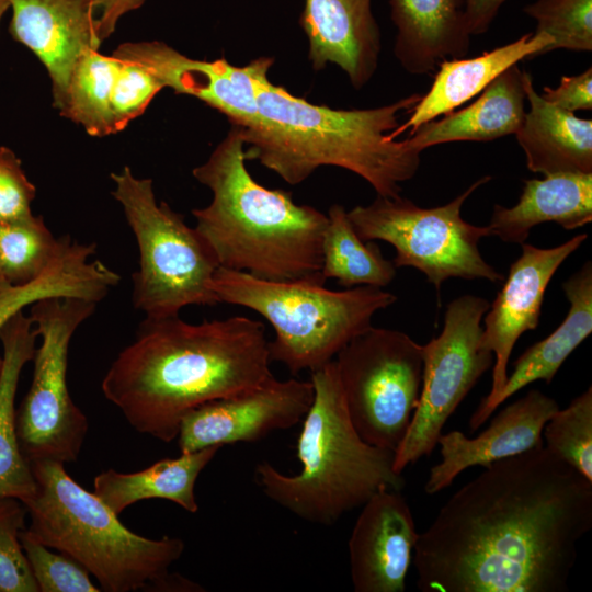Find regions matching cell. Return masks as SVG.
Instances as JSON below:
<instances>
[{
    "label": "cell",
    "instance_id": "obj_1",
    "mask_svg": "<svg viewBox=\"0 0 592 592\" xmlns=\"http://www.w3.org/2000/svg\"><path fill=\"white\" fill-rule=\"evenodd\" d=\"M592 527V482L544 445L459 488L413 550L422 592H565Z\"/></svg>",
    "mask_w": 592,
    "mask_h": 592
},
{
    "label": "cell",
    "instance_id": "obj_2",
    "mask_svg": "<svg viewBox=\"0 0 592 592\" xmlns=\"http://www.w3.org/2000/svg\"><path fill=\"white\" fill-rule=\"evenodd\" d=\"M262 322L244 316L190 323L145 318L110 365L101 389L139 433L169 443L182 417L273 378Z\"/></svg>",
    "mask_w": 592,
    "mask_h": 592
},
{
    "label": "cell",
    "instance_id": "obj_3",
    "mask_svg": "<svg viewBox=\"0 0 592 592\" xmlns=\"http://www.w3.org/2000/svg\"><path fill=\"white\" fill-rule=\"evenodd\" d=\"M273 62L262 56L257 72L258 118L242 128L246 160L259 161L291 185L319 167L334 166L363 178L377 195L399 196L400 184L417 173L422 151L391 133L399 127V114L410 112L421 94L374 109H331L271 82Z\"/></svg>",
    "mask_w": 592,
    "mask_h": 592
},
{
    "label": "cell",
    "instance_id": "obj_4",
    "mask_svg": "<svg viewBox=\"0 0 592 592\" xmlns=\"http://www.w3.org/2000/svg\"><path fill=\"white\" fill-rule=\"evenodd\" d=\"M244 146L242 127L231 125L193 169L213 194L207 206L192 209L195 229L220 267L265 281L323 278L327 215L296 204L288 191L259 184L246 167Z\"/></svg>",
    "mask_w": 592,
    "mask_h": 592
},
{
    "label": "cell",
    "instance_id": "obj_5",
    "mask_svg": "<svg viewBox=\"0 0 592 592\" xmlns=\"http://www.w3.org/2000/svg\"><path fill=\"white\" fill-rule=\"evenodd\" d=\"M314 399L297 441L301 470L284 475L263 462L255 480L264 494L311 523L334 524L382 489L401 491L394 452L361 439L349 417L334 360L311 371Z\"/></svg>",
    "mask_w": 592,
    "mask_h": 592
},
{
    "label": "cell",
    "instance_id": "obj_6",
    "mask_svg": "<svg viewBox=\"0 0 592 592\" xmlns=\"http://www.w3.org/2000/svg\"><path fill=\"white\" fill-rule=\"evenodd\" d=\"M30 466L36 492L25 503L27 530L39 542L78 561L103 591H167L169 568L184 551L181 538L151 539L132 532L68 475L64 463L36 459Z\"/></svg>",
    "mask_w": 592,
    "mask_h": 592
},
{
    "label": "cell",
    "instance_id": "obj_7",
    "mask_svg": "<svg viewBox=\"0 0 592 592\" xmlns=\"http://www.w3.org/2000/svg\"><path fill=\"white\" fill-rule=\"evenodd\" d=\"M325 283L323 278L265 281L219 266L212 289L220 303L264 317L275 332L269 342L271 362L284 364L297 375L333 361L353 338L372 327L378 310L397 300L396 295L375 286L332 291Z\"/></svg>",
    "mask_w": 592,
    "mask_h": 592
},
{
    "label": "cell",
    "instance_id": "obj_8",
    "mask_svg": "<svg viewBox=\"0 0 592 592\" xmlns=\"http://www.w3.org/2000/svg\"><path fill=\"white\" fill-rule=\"evenodd\" d=\"M111 179L139 251L132 275L134 307L146 318H164L187 306L220 304L212 289L219 264L195 227L168 203L157 202L151 179L136 177L127 166Z\"/></svg>",
    "mask_w": 592,
    "mask_h": 592
},
{
    "label": "cell",
    "instance_id": "obj_9",
    "mask_svg": "<svg viewBox=\"0 0 592 592\" xmlns=\"http://www.w3.org/2000/svg\"><path fill=\"white\" fill-rule=\"evenodd\" d=\"M490 180L489 175L480 178L449 203L432 208L400 195H377L371 204L349 210L348 217L362 240L391 244L395 266L417 269L437 292L449 278L502 282L504 276L486 262L478 248L490 236L488 226L469 224L460 215L466 200Z\"/></svg>",
    "mask_w": 592,
    "mask_h": 592
},
{
    "label": "cell",
    "instance_id": "obj_10",
    "mask_svg": "<svg viewBox=\"0 0 592 592\" xmlns=\"http://www.w3.org/2000/svg\"><path fill=\"white\" fill-rule=\"evenodd\" d=\"M96 305L75 297H49L30 306L41 344L33 357L30 389L16 410L18 439L29 463L52 459L67 464L79 456L88 419L69 394L68 352L76 330Z\"/></svg>",
    "mask_w": 592,
    "mask_h": 592
},
{
    "label": "cell",
    "instance_id": "obj_11",
    "mask_svg": "<svg viewBox=\"0 0 592 592\" xmlns=\"http://www.w3.org/2000/svg\"><path fill=\"white\" fill-rule=\"evenodd\" d=\"M334 363L357 434L395 453L419 403L422 345L405 332L372 326L343 346Z\"/></svg>",
    "mask_w": 592,
    "mask_h": 592
},
{
    "label": "cell",
    "instance_id": "obj_12",
    "mask_svg": "<svg viewBox=\"0 0 592 592\" xmlns=\"http://www.w3.org/2000/svg\"><path fill=\"white\" fill-rule=\"evenodd\" d=\"M489 307L490 303L479 296L455 298L447 305L442 332L422 345L420 398L394 454L392 467L397 474L433 452L448 418L493 366V353L481 343V322Z\"/></svg>",
    "mask_w": 592,
    "mask_h": 592
},
{
    "label": "cell",
    "instance_id": "obj_13",
    "mask_svg": "<svg viewBox=\"0 0 592 592\" xmlns=\"http://www.w3.org/2000/svg\"><path fill=\"white\" fill-rule=\"evenodd\" d=\"M314 399L311 382L269 379L261 386L202 403L181 419L180 453L254 442L304 419Z\"/></svg>",
    "mask_w": 592,
    "mask_h": 592
},
{
    "label": "cell",
    "instance_id": "obj_14",
    "mask_svg": "<svg viewBox=\"0 0 592 592\" xmlns=\"http://www.w3.org/2000/svg\"><path fill=\"white\" fill-rule=\"evenodd\" d=\"M113 55L141 65L164 88L198 99L223 113L231 125L248 128L257 122L255 77L262 57L246 66L224 58L198 60L160 41L126 42Z\"/></svg>",
    "mask_w": 592,
    "mask_h": 592
},
{
    "label": "cell",
    "instance_id": "obj_15",
    "mask_svg": "<svg viewBox=\"0 0 592 592\" xmlns=\"http://www.w3.org/2000/svg\"><path fill=\"white\" fill-rule=\"evenodd\" d=\"M588 238L580 234L562 244L540 249L523 242L521 255L483 316L481 343L493 353L492 383L481 403L490 401L504 386L508 363L519 338L538 326L546 288L558 267Z\"/></svg>",
    "mask_w": 592,
    "mask_h": 592
},
{
    "label": "cell",
    "instance_id": "obj_16",
    "mask_svg": "<svg viewBox=\"0 0 592 592\" xmlns=\"http://www.w3.org/2000/svg\"><path fill=\"white\" fill-rule=\"evenodd\" d=\"M349 539L356 592H403L419 537L401 491L382 489L363 505Z\"/></svg>",
    "mask_w": 592,
    "mask_h": 592
},
{
    "label": "cell",
    "instance_id": "obj_17",
    "mask_svg": "<svg viewBox=\"0 0 592 592\" xmlns=\"http://www.w3.org/2000/svg\"><path fill=\"white\" fill-rule=\"evenodd\" d=\"M558 409L554 398L532 389L498 412L477 437L460 431L442 433L437 439L442 460L430 469L425 492L442 491L469 467H485L544 445L543 429Z\"/></svg>",
    "mask_w": 592,
    "mask_h": 592
},
{
    "label": "cell",
    "instance_id": "obj_18",
    "mask_svg": "<svg viewBox=\"0 0 592 592\" xmlns=\"http://www.w3.org/2000/svg\"><path fill=\"white\" fill-rule=\"evenodd\" d=\"M93 0H10L11 36L45 67L53 105L61 107L75 64L88 49H99Z\"/></svg>",
    "mask_w": 592,
    "mask_h": 592
},
{
    "label": "cell",
    "instance_id": "obj_19",
    "mask_svg": "<svg viewBox=\"0 0 592 592\" xmlns=\"http://www.w3.org/2000/svg\"><path fill=\"white\" fill-rule=\"evenodd\" d=\"M299 24L315 70L340 67L355 89L374 76L380 52V32L372 0H305Z\"/></svg>",
    "mask_w": 592,
    "mask_h": 592
},
{
    "label": "cell",
    "instance_id": "obj_20",
    "mask_svg": "<svg viewBox=\"0 0 592 592\" xmlns=\"http://www.w3.org/2000/svg\"><path fill=\"white\" fill-rule=\"evenodd\" d=\"M389 4L397 29L394 54L409 73H431L442 61L468 53L465 0H389Z\"/></svg>",
    "mask_w": 592,
    "mask_h": 592
},
{
    "label": "cell",
    "instance_id": "obj_21",
    "mask_svg": "<svg viewBox=\"0 0 592 592\" xmlns=\"http://www.w3.org/2000/svg\"><path fill=\"white\" fill-rule=\"evenodd\" d=\"M569 301L565 320L547 338L528 348L515 362L502 389L488 402L479 403L469 419L473 431L479 429L494 410L512 395L535 380L550 384L567 357L592 332V263L562 283Z\"/></svg>",
    "mask_w": 592,
    "mask_h": 592
},
{
    "label": "cell",
    "instance_id": "obj_22",
    "mask_svg": "<svg viewBox=\"0 0 592 592\" xmlns=\"http://www.w3.org/2000/svg\"><path fill=\"white\" fill-rule=\"evenodd\" d=\"M551 44L549 34L533 32L474 58L442 61L430 90L421 95L411 109L410 117L391 133V137L396 139L407 129L412 133L419 126L455 111L479 94L504 70L520 60L545 54Z\"/></svg>",
    "mask_w": 592,
    "mask_h": 592
},
{
    "label": "cell",
    "instance_id": "obj_23",
    "mask_svg": "<svg viewBox=\"0 0 592 592\" xmlns=\"http://www.w3.org/2000/svg\"><path fill=\"white\" fill-rule=\"evenodd\" d=\"M530 110L515 134L528 170L544 175L592 173V121L546 101L523 71Z\"/></svg>",
    "mask_w": 592,
    "mask_h": 592
},
{
    "label": "cell",
    "instance_id": "obj_24",
    "mask_svg": "<svg viewBox=\"0 0 592 592\" xmlns=\"http://www.w3.org/2000/svg\"><path fill=\"white\" fill-rule=\"evenodd\" d=\"M592 220V173H557L524 181L519 202L512 207L494 205L490 236L522 244L531 229L555 221L572 230Z\"/></svg>",
    "mask_w": 592,
    "mask_h": 592
},
{
    "label": "cell",
    "instance_id": "obj_25",
    "mask_svg": "<svg viewBox=\"0 0 592 592\" xmlns=\"http://www.w3.org/2000/svg\"><path fill=\"white\" fill-rule=\"evenodd\" d=\"M523 71L511 66L465 109L419 126L407 138L415 149L451 141H487L516 134L525 117Z\"/></svg>",
    "mask_w": 592,
    "mask_h": 592
},
{
    "label": "cell",
    "instance_id": "obj_26",
    "mask_svg": "<svg viewBox=\"0 0 592 592\" xmlns=\"http://www.w3.org/2000/svg\"><path fill=\"white\" fill-rule=\"evenodd\" d=\"M94 242L83 243L61 236L59 252L48 267L35 280L12 285L0 276V330L25 307L49 297H75L93 303L104 299L121 282V275L95 254ZM0 356V373L2 368Z\"/></svg>",
    "mask_w": 592,
    "mask_h": 592
},
{
    "label": "cell",
    "instance_id": "obj_27",
    "mask_svg": "<svg viewBox=\"0 0 592 592\" xmlns=\"http://www.w3.org/2000/svg\"><path fill=\"white\" fill-rule=\"evenodd\" d=\"M38 335L23 310L0 330L3 348L0 373V498H15L24 504L36 492V481L24 457L16 433L15 397L21 372L33 360Z\"/></svg>",
    "mask_w": 592,
    "mask_h": 592
},
{
    "label": "cell",
    "instance_id": "obj_28",
    "mask_svg": "<svg viewBox=\"0 0 592 592\" xmlns=\"http://www.w3.org/2000/svg\"><path fill=\"white\" fill-rule=\"evenodd\" d=\"M219 448L210 446L181 453L178 458H164L129 474L104 470L95 476L93 492L117 515L127 506L148 499L169 500L195 513L198 511L194 494L196 479Z\"/></svg>",
    "mask_w": 592,
    "mask_h": 592
},
{
    "label": "cell",
    "instance_id": "obj_29",
    "mask_svg": "<svg viewBox=\"0 0 592 592\" xmlns=\"http://www.w3.org/2000/svg\"><path fill=\"white\" fill-rule=\"evenodd\" d=\"M322 239V277L335 280L351 288L360 285L386 287L397 267L386 259L374 241L362 240L354 230L345 208L340 204L329 207Z\"/></svg>",
    "mask_w": 592,
    "mask_h": 592
},
{
    "label": "cell",
    "instance_id": "obj_30",
    "mask_svg": "<svg viewBox=\"0 0 592 592\" xmlns=\"http://www.w3.org/2000/svg\"><path fill=\"white\" fill-rule=\"evenodd\" d=\"M119 59L99 49L86 50L71 71L65 100L58 113L80 125L87 134H115L111 94Z\"/></svg>",
    "mask_w": 592,
    "mask_h": 592
},
{
    "label": "cell",
    "instance_id": "obj_31",
    "mask_svg": "<svg viewBox=\"0 0 592 592\" xmlns=\"http://www.w3.org/2000/svg\"><path fill=\"white\" fill-rule=\"evenodd\" d=\"M61 246L42 216L0 224V276L12 285L37 278Z\"/></svg>",
    "mask_w": 592,
    "mask_h": 592
},
{
    "label": "cell",
    "instance_id": "obj_32",
    "mask_svg": "<svg viewBox=\"0 0 592 592\" xmlns=\"http://www.w3.org/2000/svg\"><path fill=\"white\" fill-rule=\"evenodd\" d=\"M543 441L550 453L592 482V387L550 417Z\"/></svg>",
    "mask_w": 592,
    "mask_h": 592
},
{
    "label": "cell",
    "instance_id": "obj_33",
    "mask_svg": "<svg viewBox=\"0 0 592 592\" xmlns=\"http://www.w3.org/2000/svg\"><path fill=\"white\" fill-rule=\"evenodd\" d=\"M537 25L535 33L553 37L546 49L592 50V0H536L524 8Z\"/></svg>",
    "mask_w": 592,
    "mask_h": 592
},
{
    "label": "cell",
    "instance_id": "obj_34",
    "mask_svg": "<svg viewBox=\"0 0 592 592\" xmlns=\"http://www.w3.org/2000/svg\"><path fill=\"white\" fill-rule=\"evenodd\" d=\"M20 540L39 592H99L89 571L67 554L39 542L27 528Z\"/></svg>",
    "mask_w": 592,
    "mask_h": 592
},
{
    "label": "cell",
    "instance_id": "obj_35",
    "mask_svg": "<svg viewBox=\"0 0 592 592\" xmlns=\"http://www.w3.org/2000/svg\"><path fill=\"white\" fill-rule=\"evenodd\" d=\"M27 509L15 498H0V592H38L20 535Z\"/></svg>",
    "mask_w": 592,
    "mask_h": 592
},
{
    "label": "cell",
    "instance_id": "obj_36",
    "mask_svg": "<svg viewBox=\"0 0 592 592\" xmlns=\"http://www.w3.org/2000/svg\"><path fill=\"white\" fill-rule=\"evenodd\" d=\"M119 59L112 94L111 110L115 134L140 116L163 84L145 67Z\"/></svg>",
    "mask_w": 592,
    "mask_h": 592
},
{
    "label": "cell",
    "instance_id": "obj_37",
    "mask_svg": "<svg viewBox=\"0 0 592 592\" xmlns=\"http://www.w3.org/2000/svg\"><path fill=\"white\" fill-rule=\"evenodd\" d=\"M35 185L29 180L15 152L0 146V224L13 223L33 215Z\"/></svg>",
    "mask_w": 592,
    "mask_h": 592
},
{
    "label": "cell",
    "instance_id": "obj_38",
    "mask_svg": "<svg viewBox=\"0 0 592 592\" xmlns=\"http://www.w3.org/2000/svg\"><path fill=\"white\" fill-rule=\"evenodd\" d=\"M551 104L569 111L592 109V68L576 76H563L557 88L545 87L540 94Z\"/></svg>",
    "mask_w": 592,
    "mask_h": 592
},
{
    "label": "cell",
    "instance_id": "obj_39",
    "mask_svg": "<svg viewBox=\"0 0 592 592\" xmlns=\"http://www.w3.org/2000/svg\"><path fill=\"white\" fill-rule=\"evenodd\" d=\"M148 0H93L95 34L102 44L114 32L118 21L127 13L138 10Z\"/></svg>",
    "mask_w": 592,
    "mask_h": 592
},
{
    "label": "cell",
    "instance_id": "obj_40",
    "mask_svg": "<svg viewBox=\"0 0 592 592\" xmlns=\"http://www.w3.org/2000/svg\"><path fill=\"white\" fill-rule=\"evenodd\" d=\"M505 0H465V16L470 35L488 31Z\"/></svg>",
    "mask_w": 592,
    "mask_h": 592
},
{
    "label": "cell",
    "instance_id": "obj_41",
    "mask_svg": "<svg viewBox=\"0 0 592 592\" xmlns=\"http://www.w3.org/2000/svg\"><path fill=\"white\" fill-rule=\"evenodd\" d=\"M9 8H10V0H0V21Z\"/></svg>",
    "mask_w": 592,
    "mask_h": 592
}]
</instances>
